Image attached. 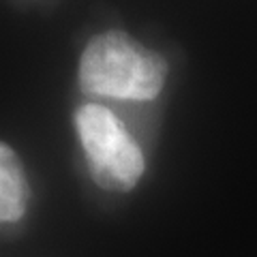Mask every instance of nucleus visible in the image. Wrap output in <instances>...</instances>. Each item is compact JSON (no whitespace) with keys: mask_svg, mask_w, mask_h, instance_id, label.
I'll return each instance as SVG.
<instances>
[{"mask_svg":"<svg viewBox=\"0 0 257 257\" xmlns=\"http://www.w3.org/2000/svg\"><path fill=\"white\" fill-rule=\"evenodd\" d=\"M167 64L120 30L96 35L79 62V88L92 96L150 101L163 90Z\"/></svg>","mask_w":257,"mask_h":257,"instance_id":"obj_1","label":"nucleus"},{"mask_svg":"<svg viewBox=\"0 0 257 257\" xmlns=\"http://www.w3.org/2000/svg\"><path fill=\"white\" fill-rule=\"evenodd\" d=\"M75 128L94 182L116 193L131 191L144 174V155L124 124L109 109L88 103L75 111Z\"/></svg>","mask_w":257,"mask_h":257,"instance_id":"obj_2","label":"nucleus"},{"mask_svg":"<svg viewBox=\"0 0 257 257\" xmlns=\"http://www.w3.org/2000/svg\"><path fill=\"white\" fill-rule=\"evenodd\" d=\"M28 184L18 155L0 144V223H15L26 212Z\"/></svg>","mask_w":257,"mask_h":257,"instance_id":"obj_3","label":"nucleus"}]
</instances>
